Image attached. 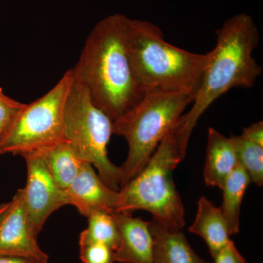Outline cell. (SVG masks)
Segmentation results:
<instances>
[{
  "instance_id": "11",
  "label": "cell",
  "mask_w": 263,
  "mask_h": 263,
  "mask_svg": "<svg viewBox=\"0 0 263 263\" xmlns=\"http://www.w3.org/2000/svg\"><path fill=\"white\" fill-rule=\"evenodd\" d=\"M120 234L119 248L114 252L115 262L153 263L154 240L150 221L125 213H113Z\"/></svg>"
},
{
  "instance_id": "23",
  "label": "cell",
  "mask_w": 263,
  "mask_h": 263,
  "mask_svg": "<svg viewBox=\"0 0 263 263\" xmlns=\"http://www.w3.org/2000/svg\"><path fill=\"white\" fill-rule=\"evenodd\" d=\"M48 258L32 256L0 254V263H48Z\"/></svg>"
},
{
  "instance_id": "24",
  "label": "cell",
  "mask_w": 263,
  "mask_h": 263,
  "mask_svg": "<svg viewBox=\"0 0 263 263\" xmlns=\"http://www.w3.org/2000/svg\"><path fill=\"white\" fill-rule=\"evenodd\" d=\"M11 202H5V203L0 204V222L4 219L7 213L9 211Z\"/></svg>"
},
{
  "instance_id": "17",
  "label": "cell",
  "mask_w": 263,
  "mask_h": 263,
  "mask_svg": "<svg viewBox=\"0 0 263 263\" xmlns=\"http://www.w3.org/2000/svg\"><path fill=\"white\" fill-rule=\"evenodd\" d=\"M236 152L238 163L250 176L251 181L259 187L263 185V146L246 139L241 136L230 135Z\"/></svg>"
},
{
  "instance_id": "13",
  "label": "cell",
  "mask_w": 263,
  "mask_h": 263,
  "mask_svg": "<svg viewBox=\"0 0 263 263\" xmlns=\"http://www.w3.org/2000/svg\"><path fill=\"white\" fill-rule=\"evenodd\" d=\"M153 237V263H209L200 258L189 245L181 230L168 229L150 221Z\"/></svg>"
},
{
  "instance_id": "10",
  "label": "cell",
  "mask_w": 263,
  "mask_h": 263,
  "mask_svg": "<svg viewBox=\"0 0 263 263\" xmlns=\"http://www.w3.org/2000/svg\"><path fill=\"white\" fill-rule=\"evenodd\" d=\"M65 193L68 205L87 218L97 212H117L120 197L119 192L108 187L89 162H85Z\"/></svg>"
},
{
  "instance_id": "7",
  "label": "cell",
  "mask_w": 263,
  "mask_h": 263,
  "mask_svg": "<svg viewBox=\"0 0 263 263\" xmlns=\"http://www.w3.org/2000/svg\"><path fill=\"white\" fill-rule=\"evenodd\" d=\"M73 82L72 69L42 98L25 104L2 137V154L23 156L46 149L64 140V112Z\"/></svg>"
},
{
  "instance_id": "18",
  "label": "cell",
  "mask_w": 263,
  "mask_h": 263,
  "mask_svg": "<svg viewBox=\"0 0 263 263\" xmlns=\"http://www.w3.org/2000/svg\"><path fill=\"white\" fill-rule=\"evenodd\" d=\"M81 234L90 240L108 246L114 252L120 243V234L113 213H93L88 217L87 228Z\"/></svg>"
},
{
  "instance_id": "15",
  "label": "cell",
  "mask_w": 263,
  "mask_h": 263,
  "mask_svg": "<svg viewBox=\"0 0 263 263\" xmlns=\"http://www.w3.org/2000/svg\"><path fill=\"white\" fill-rule=\"evenodd\" d=\"M42 152L50 173L62 190L70 186L86 162L77 151L65 141L42 150Z\"/></svg>"
},
{
  "instance_id": "20",
  "label": "cell",
  "mask_w": 263,
  "mask_h": 263,
  "mask_svg": "<svg viewBox=\"0 0 263 263\" xmlns=\"http://www.w3.org/2000/svg\"><path fill=\"white\" fill-rule=\"evenodd\" d=\"M24 105L5 95L0 87V136L8 130Z\"/></svg>"
},
{
  "instance_id": "2",
  "label": "cell",
  "mask_w": 263,
  "mask_h": 263,
  "mask_svg": "<svg viewBox=\"0 0 263 263\" xmlns=\"http://www.w3.org/2000/svg\"><path fill=\"white\" fill-rule=\"evenodd\" d=\"M216 33V45L210 51V60L202 73L193 106L174 128L185 154L192 133L208 108L230 89L253 87L262 73V67L253 57L259 33L249 15L232 17Z\"/></svg>"
},
{
  "instance_id": "22",
  "label": "cell",
  "mask_w": 263,
  "mask_h": 263,
  "mask_svg": "<svg viewBox=\"0 0 263 263\" xmlns=\"http://www.w3.org/2000/svg\"><path fill=\"white\" fill-rule=\"evenodd\" d=\"M243 138L263 146V122L259 121L243 129L240 135Z\"/></svg>"
},
{
  "instance_id": "4",
  "label": "cell",
  "mask_w": 263,
  "mask_h": 263,
  "mask_svg": "<svg viewBox=\"0 0 263 263\" xmlns=\"http://www.w3.org/2000/svg\"><path fill=\"white\" fill-rule=\"evenodd\" d=\"M185 156L174 129H171L144 168L121 188L116 212L132 214L136 211H146L152 214L153 220L162 226L182 230L185 209L173 174Z\"/></svg>"
},
{
  "instance_id": "14",
  "label": "cell",
  "mask_w": 263,
  "mask_h": 263,
  "mask_svg": "<svg viewBox=\"0 0 263 263\" xmlns=\"http://www.w3.org/2000/svg\"><path fill=\"white\" fill-rule=\"evenodd\" d=\"M189 232L205 240L214 259L231 240L229 228L220 207L214 206L204 196L199 199L196 216Z\"/></svg>"
},
{
  "instance_id": "16",
  "label": "cell",
  "mask_w": 263,
  "mask_h": 263,
  "mask_svg": "<svg viewBox=\"0 0 263 263\" xmlns=\"http://www.w3.org/2000/svg\"><path fill=\"white\" fill-rule=\"evenodd\" d=\"M250 176L238 164L223 185V201L220 209L228 224L230 235L239 232L240 205L249 183Z\"/></svg>"
},
{
  "instance_id": "3",
  "label": "cell",
  "mask_w": 263,
  "mask_h": 263,
  "mask_svg": "<svg viewBox=\"0 0 263 263\" xmlns=\"http://www.w3.org/2000/svg\"><path fill=\"white\" fill-rule=\"evenodd\" d=\"M124 36L132 65L146 91L196 95L211 52L196 53L171 44L162 30L146 21L125 17Z\"/></svg>"
},
{
  "instance_id": "8",
  "label": "cell",
  "mask_w": 263,
  "mask_h": 263,
  "mask_svg": "<svg viewBox=\"0 0 263 263\" xmlns=\"http://www.w3.org/2000/svg\"><path fill=\"white\" fill-rule=\"evenodd\" d=\"M27 163V179L24 202L33 228L39 234L49 216L68 205L65 190L57 185L50 173L42 151L22 156Z\"/></svg>"
},
{
  "instance_id": "5",
  "label": "cell",
  "mask_w": 263,
  "mask_h": 263,
  "mask_svg": "<svg viewBox=\"0 0 263 263\" xmlns=\"http://www.w3.org/2000/svg\"><path fill=\"white\" fill-rule=\"evenodd\" d=\"M195 97L183 91H146L139 103L113 121V135L125 138L129 147L127 160L121 166V188L144 168Z\"/></svg>"
},
{
  "instance_id": "12",
  "label": "cell",
  "mask_w": 263,
  "mask_h": 263,
  "mask_svg": "<svg viewBox=\"0 0 263 263\" xmlns=\"http://www.w3.org/2000/svg\"><path fill=\"white\" fill-rule=\"evenodd\" d=\"M238 164L236 152L230 138L214 128H209L204 167L205 184L221 190L226 179Z\"/></svg>"
},
{
  "instance_id": "19",
  "label": "cell",
  "mask_w": 263,
  "mask_h": 263,
  "mask_svg": "<svg viewBox=\"0 0 263 263\" xmlns=\"http://www.w3.org/2000/svg\"><path fill=\"white\" fill-rule=\"evenodd\" d=\"M80 258L83 263H114V252L108 246L80 235Z\"/></svg>"
},
{
  "instance_id": "21",
  "label": "cell",
  "mask_w": 263,
  "mask_h": 263,
  "mask_svg": "<svg viewBox=\"0 0 263 263\" xmlns=\"http://www.w3.org/2000/svg\"><path fill=\"white\" fill-rule=\"evenodd\" d=\"M214 260L215 263H247L232 240L218 253Z\"/></svg>"
},
{
  "instance_id": "6",
  "label": "cell",
  "mask_w": 263,
  "mask_h": 263,
  "mask_svg": "<svg viewBox=\"0 0 263 263\" xmlns=\"http://www.w3.org/2000/svg\"><path fill=\"white\" fill-rule=\"evenodd\" d=\"M112 135L113 121L95 105L87 89L73 76L64 112V140L85 162L98 170L99 176L108 187L119 192L122 169L108 155Z\"/></svg>"
},
{
  "instance_id": "1",
  "label": "cell",
  "mask_w": 263,
  "mask_h": 263,
  "mask_svg": "<svg viewBox=\"0 0 263 263\" xmlns=\"http://www.w3.org/2000/svg\"><path fill=\"white\" fill-rule=\"evenodd\" d=\"M124 15L100 21L72 69L98 108L112 121L139 103L146 90L138 80L124 36Z\"/></svg>"
},
{
  "instance_id": "25",
  "label": "cell",
  "mask_w": 263,
  "mask_h": 263,
  "mask_svg": "<svg viewBox=\"0 0 263 263\" xmlns=\"http://www.w3.org/2000/svg\"><path fill=\"white\" fill-rule=\"evenodd\" d=\"M1 141H2V136H0V154H2V152H1Z\"/></svg>"
},
{
  "instance_id": "9",
  "label": "cell",
  "mask_w": 263,
  "mask_h": 263,
  "mask_svg": "<svg viewBox=\"0 0 263 263\" xmlns=\"http://www.w3.org/2000/svg\"><path fill=\"white\" fill-rule=\"evenodd\" d=\"M10 202L9 211L0 222V254L49 259L38 245V234L24 205L23 188L19 189Z\"/></svg>"
}]
</instances>
